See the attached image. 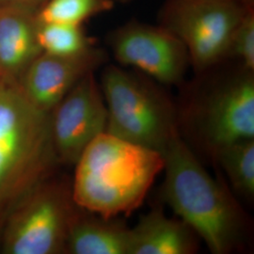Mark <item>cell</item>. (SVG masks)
I'll return each instance as SVG.
<instances>
[{"label":"cell","mask_w":254,"mask_h":254,"mask_svg":"<svg viewBox=\"0 0 254 254\" xmlns=\"http://www.w3.org/2000/svg\"><path fill=\"white\" fill-rule=\"evenodd\" d=\"M113 3V0H48L37 11L36 20L39 25L81 26L85 20L109 10Z\"/></svg>","instance_id":"cell-15"},{"label":"cell","mask_w":254,"mask_h":254,"mask_svg":"<svg viewBox=\"0 0 254 254\" xmlns=\"http://www.w3.org/2000/svg\"><path fill=\"white\" fill-rule=\"evenodd\" d=\"M73 199L79 208L104 218L138 208L164 170L162 154L105 132L75 163Z\"/></svg>","instance_id":"cell-1"},{"label":"cell","mask_w":254,"mask_h":254,"mask_svg":"<svg viewBox=\"0 0 254 254\" xmlns=\"http://www.w3.org/2000/svg\"><path fill=\"white\" fill-rule=\"evenodd\" d=\"M37 38L44 53L57 56L80 54L92 46L81 26L76 25L38 24Z\"/></svg>","instance_id":"cell-16"},{"label":"cell","mask_w":254,"mask_h":254,"mask_svg":"<svg viewBox=\"0 0 254 254\" xmlns=\"http://www.w3.org/2000/svg\"><path fill=\"white\" fill-rule=\"evenodd\" d=\"M57 162L51 112L27 100L18 81L0 77V218L46 180Z\"/></svg>","instance_id":"cell-3"},{"label":"cell","mask_w":254,"mask_h":254,"mask_svg":"<svg viewBox=\"0 0 254 254\" xmlns=\"http://www.w3.org/2000/svg\"><path fill=\"white\" fill-rule=\"evenodd\" d=\"M162 155L164 200L211 253H231L242 241L245 231L243 214L236 200L211 177L181 136Z\"/></svg>","instance_id":"cell-2"},{"label":"cell","mask_w":254,"mask_h":254,"mask_svg":"<svg viewBox=\"0 0 254 254\" xmlns=\"http://www.w3.org/2000/svg\"><path fill=\"white\" fill-rule=\"evenodd\" d=\"M36 12L0 7V77L19 81L43 53L37 38Z\"/></svg>","instance_id":"cell-11"},{"label":"cell","mask_w":254,"mask_h":254,"mask_svg":"<svg viewBox=\"0 0 254 254\" xmlns=\"http://www.w3.org/2000/svg\"><path fill=\"white\" fill-rule=\"evenodd\" d=\"M113 1H115V2H121V3H125V2H129V1H131V0H113Z\"/></svg>","instance_id":"cell-19"},{"label":"cell","mask_w":254,"mask_h":254,"mask_svg":"<svg viewBox=\"0 0 254 254\" xmlns=\"http://www.w3.org/2000/svg\"><path fill=\"white\" fill-rule=\"evenodd\" d=\"M99 84L108 110L107 133L161 154L180 136L173 103L152 83L109 65Z\"/></svg>","instance_id":"cell-4"},{"label":"cell","mask_w":254,"mask_h":254,"mask_svg":"<svg viewBox=\"0 0 254 254\" xmlns=\"http://www.w3.org/2000/svg\"><path fill=\"white\" fill-rule=\"evenodd\" d=\"M79 209L73 200L72 188L47 178L5 216L0 236L1 253H66L68 234Z\"/></svg>","instance_id":"cell-5"},{"label":"cell","mask_w":254,"mask_h":254,"mask_svg":"<svg viewBox=\"0 0 254 254\" xmlns=\"http://www.w3.org/2000/svg\"><path fill=\"white\" fill-rule=\"evenodd\" d=\"M214 155L233 188L247 198L254 197V139L223 146Z\"/></svg>","instance_id":"cell-14"},{"label":"cell","mask_w":254,"mask_h":254,"mask_svg":"<svg viewBox=\"0 0 254 254\" xmlns=\"http://www.w3.org/2000/svg\"><path fill=\"white\" fill-rule=\"evenodd\" d=\"M109 46L121 65L134 67L166 85L181 81L190 64L181 40L163 26L127 23L110 33Z\"/></svg>","instance_id":"cell-7"},{"label":"cell","mask_w":254,"mask_h":254,"mask_svg":"<svg viewBox=\"0 0 254 254\" xmlns=\"http://www.w3.org/2000/svg\"><path fill=\"white\" fill-rule=\"evenodd\" d=\"M108 110L94 72L86 74L51 111L58 161L75 165L93 139L107 132Z\"/></svg>","instance_id":"cell-9"},{"label":"cell","mask_w":254,"mask_h":254,"mask_svg":"<svg viewBox=\"0 0 254 254\" xmlns=\"http://www.w3.org/2000/svg\"><path fill=\"white\" fill-rule=\"evenodd\" d=\"M79 209L70 227L66 253L130 254V228L115 218H104Z\"/></svg>","instance_id":"cell-13"},{"label":"cell","mask_w":254,"mask_h":254,"mask_svg":"<svg viewBox=\"0 0 254 254\" xmlns=\"http://www.w3.org/2000/svg\"><path fill=\"white\" fill-rule=\"evenodd\" d=\"M253 71L223 82L197 107L195 127L213 154L223 146L254 139V79Z\"/></svg>","instance_id":"cell-8"},{"label":"cell","mask_w":254,"mask_h":254,"mask_svg":"<svg viewBox=\"0 0 254 254\" xmlns=\"http://www.w3.org/2000/svg\"><path fill=\"white\" fill-rule=\"evenodd\" d=\"M250 7L251 0H168L161 26L181 40L190 63L203 71L226 58L232 34Z\"/></svg>","instance_id":"cell-6"},{"label":"cell","mask_w":254,"mask_h":254,"mask_svg":"<svg viewBox=\"0 0 254 254\" xmlns=\"http://www.w3.org/2000/svg\"><path fill=\"white\" fill-rule=\"evenodd\" d=\"M227 57L236 58L249 71L254 70V10L251 6L237 24L228 46Z\"/></svg>","instance_id":"cell-17"},{"label":"cell","mask_w":254,"mask_h":254,"mask_svg":"<svg viewBox=\"0 0 254 254\" xmlns=\"http://www.w3.org/2000/svg\"><path fill=\"white\" fill-rule=\"evenodd\" d=\"M196 234L182 219L153 210L130 228V254H191L197 252Z\"/></svg>","instance_id":"cell-12"},{"label":"cell","mask_w":254,"mask_h":254,"mask_svg":"<svg viewBox=\"0 0 254 254\" xmlns=\"http://www.w3.org/2000/svg\"><path fill=\"white\" fill-rule=\"evenodd\" d=\"M48 0H0V7H11L36 12Z\"/></svg>","instance_id":"cell-18"},{"label":"cell","mask_w":254,"mask_h":254,"mask_svg":"<svg viewBox=\"0 0 254 254\" xmlns=\"http://www.w3.org/2000/svg\"><path fill=\"white\" fill-rule=\"evenodd\" d=\"M107 54L92 46L80 54L42 53L19 80L24 95L35 108L51 112L77 82L107 62Z\"/></svg>","instance_id":"cell-10"}]
</instances>
